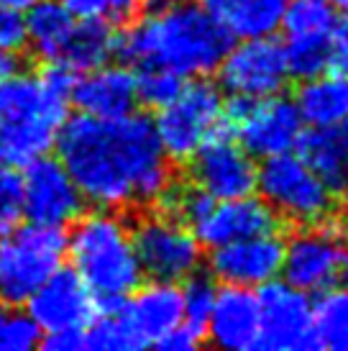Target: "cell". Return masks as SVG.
<instances>
[{"label": "cell", "mask_w": 348, "mask_h": 351, "mask_svg": "<svg viewBox=\"0 0 348 351\" xmlns=\"http://www.w3.org/2000/svg\"><path fill=\"white\" fill-rule=\"evenodd\" d=\"M54 147L85 203L95 208L159 203L174 185L172 162L162 152L154 121L138 113L67 118Z\"/></svg>", "instance_id": "6da1fadb"}, {"label": "cell", "mask_w": 348, "mask_h": 351, "mask_svg": "<svg viewBox=\"0 0 348 351\" xmlns=\"http://www.w3.org/2000/svg\"><path fill=\"white\" fill-rule=\"evenodd\" d=\"M228 47L231 36L203 5L190 0L154 8L126 26L123 36H116V51L126 62L172 69L187 80L215 72Z\"/></svg>", "instance_id": "7a4b0ae2"}, {"label": "cell", "mask_w": 348, "mask_h": 351, "mask_svg": "<svg viewBox=\"0 0 348 351\" xmlns=\"http://www.w3.org/2000/svg\"><path fill=\"white\" fill-rule=\"evenodd\" d=\"M72 269L97 298V308L126 300L144 280L134 234L118 210L97 208L82 213L67 234Z\"/></svg>", "instance_id": "3957f363"}, {"label": "cell", "mask_w": 348, "mask_h": 351, "mask_svg": "<svg viewBox=\"0 0 348 351\" xmlns=\"http://www.w3.org/2000/svg\"><path fill=\"white\" fill-rule=\"evenodd\" d=\"M67 121V100L54 95L39 75L0 80V165L21 169L49 154Z\"/></svg>", "instance_id": "277c9868"}, {"label": "cell", "mask_w": 348, "mask_h": 351, "mask_svg": "<svg viewBox=\"0 0 348 351\" xmlns=\"http://www.w3.org/2000/svg\"><path fill=\"white\" fill-rule=\"evenodd\" d=\"M67 231L57 226H13L0 236V302L23 305L64 264Z\"/></svg>", "instance_id": "5b68a950"}, {"label": "cell", "mask_w": 348, "mask_h": 351, "mask_svg": "<svg viewBox=\"0 0 348 351\" xmlns=\"http://www.w3.org/2000/svg\"><path fill=\"white\" fill-rule=\"evenodd\" d=\"M256 190L271 213L295 226L320 223L333 213V190L295 152L266 156L256 169Z\"/></svg>", "instance_id": "8992f818"}, {"label": "cell", "mask_w": 348, "mask_h": 351, "mask_svg": "<svg viewBox=\"0 0 348 351\" xmlns=\"http://www.w3.org/2000/svg\"><path fill=\"white\" fill-rule=\"evenodd\" d=\"M225 100L218 85L205 77H190L154 121L156 138L169 162L187 165L205 138L223 126Z\"/></svg>", "instance_id": "52a82bcc"}, {"label": "cell", "mask_w": 348, "mask_h": 351, "mask_svg": "<svg viewBox=\"0 0 348 351\" xmlns=\"http://www.w3.org/2000/svg\"><path fill=\"white\" fill-rule=\"evenodd\" d=\"M223 121L253 159L295 152L305 134L295 100L284 98L282 93L259 100L233 98L225 106Z\"/></svg>", "instance_id": "ba28073f"}, {"label": "cell", "mask_w": 348, "mask_h": 351, "mask_svg": "<svg viewBox=\"0 0 348 351\" xmlns=\"http://www.w3.org/2000/svg\"><path fill=\"white\" fill-rule=\"evenodd\" d=\"M134 246L144 277L184 282L203 264V244L187 223L169 213H154L134 226Z\"/></svg>", "instance_id": "9c48e42d"}, {"label": "cell", "mask_w": 348, "mask_h": 351, "mask_svg": "<svg viewBox=\"0 0 348 351\" xmlns=\"http://www.w3.org/2000/svg\"><path fill=\"white\" fill-rule=\"evenodd\" d=\"M215 72L221 75V88L231 98L243 100L279 95L292 77L284 44L274 36L238 39V44L225 49Z\"/></svg>", "instance_id": "30bf717a"}, {"label": "cell", "mask_w": 348, "mask_h": 351, "mask_svg": "<svg viewBox=\"0 0 348 351\" xmlns=\"http://www.w3.org/2000/svg\"><path fill=\"white\" fill-rule=\"evenodd\" d=\"M346 254V241L340 226L330 218L312 226H300L284 241L282 274L284 282L308 295H318L336 285Z\"/></svg>", "instance_id": "8fae6325"}, {"label": "cell", "mask_w": 348, "mask_h": 351, "mask_svg": "<svg viewBox=\"0 0 348 351\" xmlns=\"http://www.w3.org/2000/svg\"><path fill=\"white\" fill-rule=\"evenodd\" d=\"M259 290V349L261 351H310L318 349L312 328L310 295L290 282H271Z\"/></svg>", "instance_id": "7c38bea8"}, {"label": "cell", "mask_w": 348, "mask_h": 351, "mask_svg": "<svg viewBox=\"0 0 348 351\" xmlns=\"http://www.w3.org/2000/svg\"><path fill=\"white\" fill-rule=\"evenodd\" d=\"M21 213L31 223L67 228L85 213V197L59 159L39 156L21 175Z\"/></svg>", "instance_id": "4fadbf2b"}, {"label": "cell", "mask_w": 348, "mask_h": 351, "mask_svg": "<svg viewBox=\"0 0 348 351\" xmlns=\"http://www.w3.org/2000/svg\"><path fill=\"white\" fill-rule=\"evenodd\" d=\"M256 169V159L238 144L225 121L215 134L205 138V144L190 159L192 182L215 200L253 195Z\"/></svg>", "instance_id": "5bb4252c"}, {"label": "cell", "mask_w": 348, "mask_h": 351, "mask_svg": "<svg viewBox=\"0 0 348 351\" xmlns=\"http://www.w3.org/2000/svg\"><path fill=\"white\" fill-rule=\"evenodd\" d=\"M338 10L328 0H290L282 16L284 54L292 77H315L328 69V36Z\"/></svg>", "instance_id": "9a60e30c"}, {"label": "cell", "mask_w": 348, "mask_h": 351, "mask_svg": "<svg viewBox=\"0 0 348 351\" xmlns=\"http://www.w3.org/2000/svg\"><path fill=\"white\" fill-rule=\"evenodd\" d=\"M284 239L271 234H256L238 239L231 244L210 249V272L223 285H241V287H261L282 274Z\"/></svg>", "instance_id": "2e32d148"}, {"label": "cell", "mask_w": 348, "mask_h": 351, "mask_svg": "<svg viewBox=\"0 0 348 351\" xmlns=\"http://www.w3.org/2000/svg\"><path fill=\"white\" fill-rule=\"evenodd\" d=\"M26 302L29 315L44 333L59 328H87L97 315V298L92 290L75 269L64 267H59L47 282H41Z\"/></svg>", "instance_id": "e0dca14e"}, {"label": "cell", "mask_w": 348, "mask_h": 351, "mask_svg": "<svg viewBox=\"0 0 348 351\" xmlns=\"http://www.w3.org/2000/svg\"><path fill=\"white\" fill-rule=\"evenodd\" d=\"M205 341L218 349H259V295L253 287L223 285L205 323Z\"/></svg>", "instance_id": "ac0fdd59"}, {"label": "cell", "mask_w": 348, "mask_h": 351, "mask_svg": "<svg viewBox=\"0 0 348 351\" xmlns=\"http://www.w3.org/2000/svg\"><path fill=\"white\" fill-rule=\"evenodd\" d=\"M279 228V218L271 213L264 200L253 195L231 197V200H213L208 213L195 223L197 241L208 249L231 244L238 239H249L256 234H271Z\"/></svg>", "instance_id": "d6986e66"}, {"label": "cell", "mask_w": 348, "mask_h": 351, "mask_svg": "<svg viewBox=\"0 0 348 351\" xmlns=\"http://www.w3.org/2000/svg\"><path fill=\"white\" fill-rule=\"evenodd\" d=\"M79 113L95 118H121L134 113L138 103L136 75L126 64H100L82 72L77 77L72 95Z\"/></svg>", "instance_id": "ffe728a7"}, {"label": "cell", "mask_w": 348, "mask_h": 351, "mask_svg": "<svg viewBox=\"0 0 348 351\" xmlns=\"http://www.w3.org/2000/svg\"><path fill=\"white\" fill-rule=\"evenodd\" d=\"M123 313L144 346L156 343L182 323V287L162 280H151L144 287L138 285L123 300Z\"/></svg>", "instance_id": "44dd1931"}, {"label": "cell", "mask_w": 348, "mask_h": 351, "mask_svg": "<svg viewBox=\"0 0 348 351\" xmlns=\"http://www.w3.org/2000/svg\"><path fill=\"white\" fill-rule=\"evenodd\" d=\"M290 0H203V8L231 39L274 36Z\"/></svg>", "instance_id": "7402d4cb"}, {"label": "cell", "mask_w": 348, "mask_h": 351, "mask_svg": "<svg viewBox=\"0 0 348 351\" xmlns=\"http://www.w3.org/2000/svg\"><path fill=\"white\" fill-rule=\"evenodd\" d=\"M295 106L300 110L302 123L310 128H325L348 121V75L325 69L315 77L302 80Z\"/></svg>", "instance_id": "603a6c76"}, {"label": "cell", "mask_w": 348, "mask_h": 351, "mask_svg": "<svg viewBox=\"0 0 348 351\" xmlns=\"http://www.w3.org/2000/svg\"><path fill=\"white\" fill-rule=\"evenodd\" d=\"M297 149L330 190H343L348 185V121L310 128L308 134H302Z\"/></svg>", "instance_id": "cb8c5ba5"}, {"label": "cell", "mask_w": 348, "mask_h": 351, "mask_svg": "<svg viewBox=\"0 0 348 351\" xmlns=\"http://www.w3.org/2000/svg\"><path fill=\"white\" fill-rule=\"evenodd\" d=\"M26 13V31L29 47L41 59H59L62 47L72 31V13L64 8L62 0H34Z\"/></svg>", "instance_id": "d4e9b609"}, {"label": "cell", "mask_w": 348, "mask_h": 351, "mask_svg": "<svg viewBox=\"0 0 348 351\" xmlns=\"http://www.w3.org/2000/svg\"><path fill=\"white\" fill-rule=\"evenodd\" d=\"M113 54H116L113 26H108L103 21H75L59 59L77 72H87L105 64Z\"/></svg>", "instance_id": "484cf974"}, {"label": "cell", "mask_w": 348, "mask_h": 351, "mask_svg": "<svg viewBox=\"0 0 348 351\" xmlns=\"http://www.w3.org/2000/svg\"><path fill=\"white\" fill-rule=\"evenodd\" d=\"M312 328L318 349L348 351V287H333L318 293L312 302Z\"/></svg>", "instance_id": "4316f807"}, {"label": "cell", "mask_w": 348, "mask_h": 351, "mask_svg": "<svg viewBox=\"0 0 348 351\" xmlns=\"http://www.w3.org/2000/svg\"><path fill=\"white\" fill-rule=\"evenodd\" d=\"M85 349L92 351H136L144 349L134 326L123 313V300L97 308V315L85 328Z\"/></svg>", "instance_id": "83f0119b"}, {"label": "cell", "mask_w": 348, "mask_h": 351, "mask_svg": "<svg viewBox=\"0 0 348 351\" xmlns=\"http://www.w3.org/2000/svg\"><path fill=\"white\" fill-rule=\"evenodd\" d=\"M41 328L18 305L0 302V351H31L41 343Z\"/></svg>", "instance_id": "f1b7e54d"}, {"label": "cell", "mask_w": 348, "mask_h": 351, "mask_svg": "<svg viewBox=\"0 0 348 351\" xmlns=\"http://www.w3.org/2000/svg\"><path fill=\"white\" fill-rule=\"evenodd\" d=\"M184 77H179L177 72L164 67H154V64H146L141 67V72L136 75V93H138V100L149 108H159L166 106L169 100L182 90Z\"/></svg>", "instance_id": "f546056e"}, {"label": "cell", "mask_w": 348, "mask_h": 351, "mask_svg": "<svg viewBox=\"0 0 348 351\" xmlns=\"http://www.w3.org/2000/svg\"><path fill=\"white\" fill-rule=\"evenodd\" d=\"M215 293L218 290L208 277H197V272L192 277H187L182 287V321L205 331L208 315L213 311Z\"/></svg>", "instance_id": "4dcf8cb0"}, {"label": "cell", "mask_w": 348, "mask_h": 351, "mask_svg": "<svg viewBox=\"0 0 348 351\" xmlns=\"http://www.w3.org/2000/svg\"><path fill=\"white\" fill-rule=\"evenodd\" d=\"M21 175L0 165V236L21 221Z\"/></svg>", "instance_id": "1f68e13d"}, {"label": "cell", "mask_w": 348, "mask_h": 351, "mask_svg": "<svg viewBox=\"0 0 348 351\" xmlns=\"http://www.w3.org/2000/svg\"><path fill=\"white\" fill-rule=\"evenodd\" d=\"M29 47L26 10L0 8V49L23 51Z\"/></svg>", "instance_id": "d6a6232c"}, {"label": "cell", "mask_w": 348, "mask_h": 351, "mask_svg": "<svg viewBox=\"0 0 348 351\" xmlns=\"http://www.w3.org/2000/svg\"><path fill=\"white\" fill-rule=\"evenodd\" d=\"M39 77L54 95L69 100L72 88H75V82H77V69H72L67 62H62V59H49V64L41 69Z\"/></svg>", "instance_id": "836d02e7"}, {"label": "cell", "mask_w": 348, "mask_h": 351, "mask_svg": "<svg viewBox=\"0 0 348 351\" xmlns=\"http://www.w3.org/2000/svg\"><path fill=\"white\" fill-rule=\"evenodd\" d=\"M328 72L348 75V16L336 21L328 36Z\"/></svg>", "instance_id": "e575fe53"}, {"label": "cell", "mask_w": 348, "mask_h": 351, "mask_svg": "<svg viewBox=\"0 0 348 351\" xmlns=\"http://www.w3.org/2000/svg\"><path fill=\"white\" fill-rule=\"evenodd\" d=\"M203 341H205V331H200V328H195V326L182 321L179 326H174L164 339H159L156 346L164 351H195Z\"/></svg>", "instance_id": "d590c367"}, {"label": "cell", "mask_w": 348, "mask_h": 351, "mask_svg": "<svg viewBox=\"0 0 348 351\" xmlns=\"http://www.w3.org/2000/svg\"><path fill=\"white\" fill-rule=\"evenodd\" d=\"M49 351H79L85 349V328H59L41 333V343Z\"/></svg>", "instance_id": "8d00e7d4"}, {"label": "cell", "mask_w": 348, "mask_h": 351, "mask_svg": "<svg viewBox=\"0 0 348 351\" xmlns=\"http://www.w3.org/2000/svg\"><path fill=\"white\" fill-rule=\"evenodd\" d=\"M75 21H108L110 0H62Z\"/></svg>", "instance_id": "74e56055"}, {"label": "cell", "mask_w": 348, "mask_h": 351, "mask_svg": "<svg viewBox=\"0 0 348 351\" xmlns=\"http://www.w3.org/2000/svg\"><path fill=\"white\" fill-rule=\"evenodd\" d=\"M144 8V0H110V10H108V26H118L126 29L131 26Z\"/></svg>", "instance_id": "f35d334b"}, {"label": "cell", "mask_w": 348, "mask_h": 351, "mask_svg": "<svg viewBox=\"0 0 348 351\" xmlns=\"http://www.w3.org/2000/svg\"><path fill=\"white\" fill-rule=\"evenodd\" d=\"M21 69H23V57H21V51L0 49V80L13 77V75H18Z\"/></svg>", "instance_id": "ab89813d"}, {"label": "cell", "mask_w": 348, "mask_h": 351, "mask_svg": "<svg viewBox=\"0 0 348 351\" xmlns=\"http://www.w3.org/2000/svg\"><path fill=\"white\" fill-rule=\"evenodd\" d=\"M34 3V0H0V8H16V10H26Z\"/></svg>", "instance_id": "60d3db41"}, {"label": "cell", "mask_w": 348, "mask_h": 351, "mask_svg": "<svg viewBox=\"0 0 348 351\" xmlns=\"http://www.w3.org/2000/svg\"><path fill=\"white\" fill-rule=\"evenodd\" d=\"M177 3H184V0H144V5L149 8H166V5H177Z\"/></svg>", "instance_id": "b9f144b4"}, {"label": "cell", "mask_w": 348, "mask_h": 351, "mask_svg": "<svg viewBox=\"0 0 348 351\" xmlns=\"http://www.w3.org/2000/svg\"><path fill=\"white\" fill-rule=\"evenodd\" d=\"M340 280H343V287H348V249L346 254H343V264H340Z\"/></svg>", "instance_id": "7bdbcfd3"}, {"label": "cell", "mask_w": 348, "mask_h": 351, "mask_svg": "<svg viewBox=\"0 0 348 351\" xmlns=\"http://www.w3.org/2000/svg\"><path fill=\"white\" fill-rule=\"evenodd\" d=\"M333 8L338 10V13H343V16H348V0H328Z\"/></svg>", "instance_id": "ee69618b"}, {"label": "cell", "mask_w": 348, "mask_h": 351, "mask_svg": "<svg viewBox=\"0 0 348 351\" xmlns=\"http://www.w3.org/2000/svg\"><path fill=\"white\" fill-rule=\"evenodd\" d=\"M340 208H343V215L348 218V185L343 187V200H340Z\"/></svg>", "instance_id": "f6af8a7d"}]
</instances>
